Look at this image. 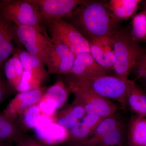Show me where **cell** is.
<instances>
[{
  "label": "cell",
  "instance_id": "6da1fadb",
  "mask_svg": "<svg viewBox=\"0 0 146 146\" xmlns=\"http://www.w3.org/2000/svg\"><path fill=\"white\" fill-rule=\"evenodd\" d=\"M65 19L89 39L94 36L111 38L119 30V21L107 4L100 2L84 1Z\"/></svg>",
  "mask_w": 146,
  "mask_h": 146
},
{
  "label": "cell",
  "instance_id": "7a4b0ae2",
  "mask_svg": "<svg viewBox=\"0 0 146 146\" xmlns=\"http://www.w3.org/2000/svg\"><path fill=\"white\" fill-rule=\"evenodd\" d=\"M70 75L67 82L69 88H81L119 103L123 110L127 106V99L135 81L108 75L94 77H78Z\"/></svg>",
  "mask_w": 146,
  "mask_h": 146
},
{
  "label": "cell",
  "instance_id": "3957f363",
  "mask_svg": "<svg viewBox=\"0 0 146 146\" xmlns=\"http://www.w3.org/2000/svg\"><path fill=\"white\" fill-rule=\"evenodd\" d=\"M111 38L115 58L113 71L117 76L128 79L145 51L127 30H118Z\"/></svg>",
  "mask_w": 146,
  "mask_h": 146
},
{
  "label": "cell",
  "instance_id": "277c9868",
  "mask_svg": "<svg viewBox=\"0 0 146 146\" xmlns=\"http://www.w3.org/2000/svg\"><path fill=\"white\" fill-rule=\"evenodd\" d=\"M0 17L15 25L34 27L49 36L39 9L29 0L0 1Z\"/></svg>",
  "mask_w": 146,
  "mask_h": 146
},
{
  "label": "cell",
  "instance_id": "5b68a950",
  "mask_svg": "<svg viewBox=\"0 0 146 146\" xmlns=\"http://www.w3.org/2000/svg\"><path fill=\"white\" fill-rule=\"evenodd\" d=\"M47 26L52 43H63L75 55L83 52H90L88 39L64 19L53 21Z\"/></svg>",
  "mask_w": 146,
  "mask_h": 146
},
{
  "label": "cell",
  "instance_id": "8992f818",
  "mask_svg": "<svg viewBox=\"0 0 146 146\" xmlns=\"http://www.w3.org/2000/svg\"><path fill=\"white\" fill-rule=\"evenodd\" d=\"M75 94L79 104L85 109L86 115L107 117L113 116L118 110L111 100L81 88H69Z\"/></svg>",
  "mask_w": 146,
  "mask_h": 146
},
{
  "label": "cell",
  "instance_id": "52a82bcc",
  "mask_svg": "<svg viewBox=\"0 0 146 146\" xmlns=\"http://www.w3.org/2000/svg\"><path fill=\"white\" fill-rule=\"evenodd\" d=\"M38 8L43 23L69 17L83 0H29Z\"/></svg>",
  "mask_w": 146,
  "mask_h": 146
},
{
  "label": "cell",
  "instance_id": "ba28073f",
  "mask_svg": "<svg viewBox=\"0 0 146 146\" xmlns=\"http://www.w3.org/2000/svg\"><path fill=\"white\" fill-rule=\"evenodd\" d=\"M75 54L60 42L52 43L47 48L44 63L48 72L69 74Z\"/></svg>",
  "mask_w": 146,
  "mask_h": 146
},
{
  "label": "cell",
  "instance_id": "9c48e42d",
  "mask_svg": "<svg viewBox=\"0 0 146 146\" xmlns=\"http://www.w3.org/2000/svg\"><path fill=\"white\" fill-rule=\"evenodd\" d=\"M88 40L90 53L97 63L106 70H113L115 58L111 38L94 36Z\"/></svg>",
  "mask_w": 146,
  "mask_h": 146
},
{
  "label": "cell",
  "instance_id": "30bf717a",
  "mask_svg": "<svg viewBox=\"0 0 146 146\" xmlns=\"http://www.w3.org/2000/svg\"><path fill=\"white\" fill-rule=\"evenodd\" d=\"M108 71L102 68L90 52L75 55L72 67L69 74L78 77H94L108 75Z\"/></svg>",
  "mask_w": 146,
  "mask_h": 146
},
{
  "label": "cell",
  "instance_id": "8fae6325",
  "mask_svg": "<svg viewBox=\"0 0 146 146\" xmlns=\"http://www.w3.org/2000/svg\"><path fill=\"white\" fill-rule=\"evenodd\" d=\"M11 28L13 42L17 48H21L27 42L38 43L45 46L52 43L49 36L45 35L34 27L11 23Z\"/></svg>",
  "mask_w": 146,
  "mask_h": 146
},
{
  "label": "cell",
  "instance_id": "7c38bea8",
  "mask_svg": "<svg viewBox=\"0 0 146 146\" xmlns=\"http://www.w3.org/2000/svg\"><path fill=\"white\" fill-rule=\"evenodd\" d=\"M11 23L0 17V71L5 63L16 52L13 44Z\"/></svg>",
  "mask_w": 146,
  "mask_h": 146
},
{
  "label": "cell",
  "instance_id": "4fadbf2b",
  "mask_svg": "<svg viewBox=\"0 0 146 146\" xmlns=\"http://www.w3.org/2000/svg\"><path fill=\"white\" fill-rule=\"evenodd\" d=\"M16 52L21 60L24 71L29 73L42 81L47 74L43 61L21 48L16 47Z\"/></svg>",
  "mask_w": 146,
  "mask_h": 146
},
{
  "label": "cell",
  "instance_id": "5bb4252c",
  "mask_svg": "<svg viewBox=\"0 0 146 146\" xmlns=\"http://www.w3.org/2000/svg\"><path fill=\"white\" fill-rule=\"evenodd\" d=\"M125 132L123 128H119L98 137H90L78 142L77 146H121L123 142Z\"/></svg>",
  "mask_w": 146,
  "mask_h": 146
},
{
  "label": "cell",
  "instance_id": "9a60e30c",
  "mask_svg": "<svg viewBox=\"0 0 146 146\" xmlns=\"http://www.w3.org/2000/svg\"><path fill=\"white\" fill-rule=\"evenodd\" d=\"M141 2L140 0H111L107 5L113 16L120 21L133 16Z\"/></svg>",
  "mask_w": 146,
  "mask_h": 146
},
{
  "label": "cell",
  "instance_id": "2e32d148",
  "mask_svg": "<svg viewBox=\"0 0 146 146\" xmlns=\"http://www.w3.org/2000/svg\"><path fill=\"white\" fill-rule=\"evenodd\" d=\"M146 126V118L136 115L131 118L128 131L129 146H143Z\"/></svg>",
  "mask_w": 146,
  "mask_h": 146
},
{
  "label": "cell",
  "instance_id": "e0dca14e",
  "mask_svg": "<svg viewBox=\"0 0 146 146\" xmlns=\"http://www.w3.org/2000/svg\"><path fill=\"white\" fill-rule=\"evenodd\" d=\"M34 128L37 138L45 140L48 144L63 141L68 136L67 129L58 124L52 123L43 126H36Z\"/></svg>",
  "mask_w": 146,
  "mask_h": 146
},
{
  "label": "cell",
  "instance_id": "ac0fdd59",
  "mask_svg": "<svg viewBox=\"0 0 146 146\" xmlns=\"http://www.w3.org/2000/svg\"><path fill=\"white\" fill-rule=\"evenodd\" d=\"M3 68L9 83L16 89L21 81L24 71L16 50L13 55L6 61Z\"/></svg>",
  "mask_w": 146,
  "mask_h": 146
},
{
  "label": "cell",
  "instance_id": "d6986e66",
  "mask_svg": "<svg viewBox=\"0 0 146 146\" xmlns=\"http://www.w3.org/2000/svg\"><path fill=\"white\" fill-rule=\"evenodd\" d=\"M127 104L136 115L146 118V94L136 83L128 95Z\"/></svg>",
  "mask_w": 146,
  "mask_h": 146
},
{
  "label": "cell",
  "instance_id": "ffe728a7",
  "mask_svg": "<svg viewBox=\"0 0 146 146\" xmlns=\"http://www.w3.org/2000/svg\"><path fill=\"white\" fill-rule=\"evenodd\" d=\"M20 140L16 126L6 116L0 114V141L11 143Z\"/></svg>",
  "mask_w": 146,
  "mask_h": 146
},
{
  "label": "cell",
  "instance_id": "44dd1931",
  "mask_svg": "<svg viewBox=\"0 0 146 146\" xmlns=\"http://www.w3.org/2000/svg\"><path fill=\"white\" fill-rule=\"evenodd\" d=\"M131 34L136 42L146 41V11L133 16Z\"/></svg>",
  "mask_w": 146,
  "mask_h": 146
},
{
  "label": "cell",
  "instance_id": "7402d4cb",
  "mask_svg": "<svg viewBox=\"0 0 146 146\" xmlns=\"http://www.w3.org/2000/svg\"><path fill=\"white\" fill-rule=\"evenodd\" d=\"M46 98L53 100L57 109L62 107L68 98V91L65 84L59 82L51 86L47 90Z\"/></svg>",
  "mask_w": 146,
  "mask_h": 146
},
{
  "label": "cell",
  "instance_id": "603a6c76",
  "mask_svg": "<svg viewBox=\"0 0 146 146\" xmlns=\"http://www.w3.org/2000/svg\"><path fill=\"white\" fill-rule=\"evenodd\" d=\"M96 128L89 123L82 120L70 129V136L72 140L77 143L83 141L92 135Z\"/></svg>",
  "mask_w": 146,
  "mask_h": 146
},
{
  "label": "cell",
  "instance_id": "cb8c5ba5",
  "mask_svg": "<svg viewBox=\"0 0 146 146\" xmlns=\"http://www.w3.org/2000/svg\"><path fill=\"white\" fill-rule=\"evenodd\" d=\"M120 120L114 115L104 119L94 131L91 137H97L104 135L122 127Z\"/></svg>",
  "mask_w": 146,
  "mask_h": 146
},
{
  "label": "cell",
  "instance_id": "d4e9b609",
  "mask_svg": "<svg viewBox=\"0 0 146 146\" xmlns=\"http://www.w3.org/2000/svg\"><path fill=\"white\" fill-rule=\"evenodd\" d=\"M43 90L37 88L25 92H21L16 96V99L21 102L20 107L23 108L36 102L42 97Z\"/></svg>",
  "mask_w": 146,
  "mask_h": 146
},
{
  "label": "cell",
  "instance_id": "484cf974",
  "mask_svg": "<svg viewBox=\"0 0 146 146\" xmlns=\"http://www.w3.org/2000/svg\"><path fill=\"white\" fill-rule=\"evenodd\" d=\"M41 81L31 75L27 72L24 71L21 81L16 87V90L21 92H25L37 89Z\"/></svg>",
  "mask_w": 146,
  "mask_h": 146
},
{
  "label": "cell",
  "instance_id": "4316f807",
  "mask_svg": "<svg viewBox=\"0 0 146 146\" xmlns=\"http://www.w3.org/2000/svg\"><path fill=\"white\" fill-rule=\"evenodd\" d=\"M50 44L45 46L38 43L27 42L25 43L23 46L25 49V50L27 52L38 58L44 63L47 48Z\"/></svg>",
  "mask_w": 146,
  "mask_h": 146
},
{
  "label": "cell",
  "instance_id": "83f0119b",
  "mask_svg": "<svg viewBox=\"0 0 146 146\" xmlns=\"http://www.w3.org/2000/svg\"><path fill=\"white\" fill-rule=\"evenodd\" d=\"M39 116L38 106H34L30 107L24 115V120L26 125L29 127H34Z\"/></svg>",
  "mask_w": 146,
  "mask_h": 146
},
{
  "label": "cell",
  "instance_id": "f1b7e54d",
  "mask_svg": "<svg viewBox=\"0 0 146 146\" xmlns=\"http://www.w3.org/2000/svg\"><path fill=\"white\" fill-rule=\"evenodd\" d=\"M78 120L74 117L69 112L58 120V123L59 125L67 129L73 128L78 122Z\"/></svg>",
  "mask_w": 146,
  "mask_h": 146
},
{
  "label": "cell",
  "instance_id": "f546056e",
  "mask_svg": "<svg viewBox=\"0 0 146 146\" xmlns=\"http://www.w3.org/2000/svg\"><path fill=\"white\" fill-rule=\"evenodd\" d=\"M46 99V101L40 103L39 107L47 114L51 115L57 109L56 104L52 100L47 98Z\"/></svg>",
  "mask_w": 146,
  "mask_h": 146
},
{
  "label": "cell",
  "instance_id": "4dcf8cb0",
  "mask_svg": "<svg viewBox=\"0 0 146 146\" xmlns=\"http://www.w3.org/2000/svg\"><path fill=\"white\" fill-rule=\"evenodd\" d=\"M133 69H135L137 78H142L144 72L146 70V51Z\"/></svg>",
  "mask_w": 146,
  "mask_h": 146
},
{
  "label": "cell",
  "instance_id": "1f68e13d",
  "mask_svg": "<svg viewBox=\"0 0 146 146\" xmlns=\"http://www.w3.org/2000/svg\"><path fill=\"white\" fill-rule=\"evenodd\" d=\"M71 115L77 119L83 118L86 114V111L83 107L78 105L73 108L69 112Z\"/></svg>",
  "mask_w": 146,
  "mask_h": 146
},
{
  "label": "cell",
  "instance_id": "d6a6232c",
  "mask_svg": "<svg viewBox=\"0 0 146 146\" xmlns=\"http://www.w3.org/2000/svg\"><path fill=\"white\" fill-rule=\"evenodd\" d=\"M8 92L7 88L5 83L0 76V103L5 98Z\"/></svg>",
  "mask_w": 146,
  "mask_h": 146
},
{
  "label": "cell",
  "instance_id": "836d02e7",
  "mask_svg": "<svg viewBox=\"0 0 146 146\" xmlns=\"http://www.w3.org/2000/svg\"><path fill=\"white\" fill-rule=\"evenodd\" d=\"M18 146H45L36 141L31 140H20L18 142Z\"/></svg>",
  "mask_w": 146,
  "mask_h": 146
},
{
  "label": "cell",
  "instance_id": "e575fe53",
  "mask_svg": "<svg viewBox=\"0 0 146 146\" xmlns=\"http://www.w3.org/2000/svg\"><path fill=\"white\" fill-rule=\"evenodd\" d=\"M0 146H12L11 143L8 142H3L0 141Z\"/></svg>",
  "mask_w": 146,
  "mask_h": 146
},
{
  "label": "cell",
  "instance_id": "d590c367",
  "mask_svg": "<svg viewBox=\"0 0 146 146\" xmlns=\"http://www.w3.org/2000/svg\"><path fill=\"white\" fill-rule=\"evenodd\" d=\"M143 78L145 79L146 80V70L144 72L143 74L142 78Z\"/></svg>",
  "mask_w": 146,
  "mask_h": 146
},
{
  "label": "cell",
  "instance_id": "8d00e7d4",
  "mask_svg": "<svg viewBox=\"0 0 146 146\" xmlns=\"http://www.w3.org/2000/svg\"><path fill=\"white\" fill-rule=\"evenodd\" d=\"M143 146H146V126L145 136V141H144Z\"/></svg>",
  "mask_w": 146,
  "mask_h": 146
},
{
  "label": "cell",
  "instance_id": "74e56055",
  "mask_svg": "<svg viewBox=\"0 0 146 146\" xmlns=\"http://www.w3.org/2000/svg\"></svg>",
  "mask_w": 146,
  "mask_h": 146
}]
</instances>
